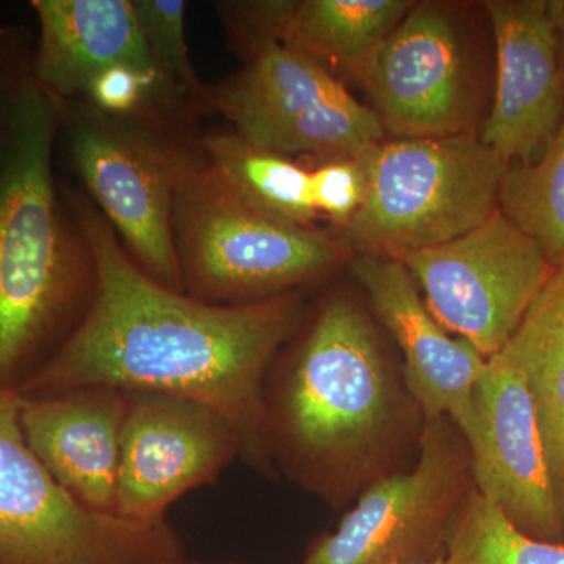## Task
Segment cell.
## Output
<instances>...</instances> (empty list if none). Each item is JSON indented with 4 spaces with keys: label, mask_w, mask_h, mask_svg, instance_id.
I'll return each instance as SVG.
<instances>
[{
    "label": "cell",
    "mask_w": 564,
    "mask_h": 564,
    "mask_svg": "<svg viewBox=\"0 0 564 564\" xmlns=\"http://www.w3.org/2000/svg\"><path fill=\"white\" fill-rule=\"evenodd\" d=\"M66 191L95 254V295L18 395L102 386L192 400L225 415L242 437L243 458L270 473L263 392L274 359L306 318L303 293L226 306L165 288L129 258L87 193L68 182Z\"/></svg>",
    "instance_id": "cell-1"
},
{
    "label": "cell",
    "mask_w": 564,
    "mask_h": 564,
    "mask_svg": "<svg viewBox=\"0 0 564 564\" xmlns=\"http://www.w3.org/2000/svg\"><path fill=\"white\" fill-rule=\"evenodd\" d=\"M421 408L366 311L329 296L274 359L263 392L270 463L336 510L417 459Z\"/></svg>",
    "instance_id": "cell-2"
},
{
    "label": "cell",
    "mask_w": 564,
    "mask_h": 564,
    "mask_svg": "<svg viewBox=\"0 0 564 564\" xmlns=\"http://www.w3.org/2000/svg\"><path fill=\"white\" fill-rule=\"evenodd\" d=\"M35 35L0 24V388L18 393L79 326L96 261L58 165L65 102L33 70Z\"/></svg>",
    "instance_id": "cell-3"
},
{
    "label": "cell",
    "mask_w": 564,
    "mask_h": 564,
    "mask_svg": "<svg viewBox=\"0 0 564 564\" xmlns=\"http://www.w3.org/2000/svg\"><path fill=\"white\" fill-rule=\"evenodd\" d=\"M172 228L184 292L212 304L299 292L347 258L328 234L251 206L207 161L202 139L182 159Z\"/></svg>",
    "instance_id": "cell-4"
},
{
    "label": "cell",
    "mask_w": 564,
    "mask_h": 564,
    "mask_svg": "<svg viewBox=\"0 0 564 564\" xmlns=\"http://www.w3.org/2000/svg\"><path fill=\"white\" fill-rule=\"evenodd\" d=\"M356 159L366 195L343 237L361 252L395 259L484 225L499 209L508 169L470 131L378 143Z\"/></svg>",
    "instance_id": "cell-5"
},
{
    "label": "cell",
    "mask_w": 564,
    "mask_h": 564,
    "mask_svg": "<svg viewBox=\"0 0 564 564\" xmlns=\"http://www.w3.org/2000/svg\"><path fill=\"white\" fill-rule=\"evenodd\" d=\"M203 135V133H202ZM199 137L137 117L65 102L58 165L79 181L141 272L184 292L173 242V204L182 159Z\"/></svg>",
    "instance_id": "cell-6"
},
{
    "label": "cell",
    "mask_w": 564,
    "mask_h": 564,
    "mask_svg": "<svg viewBox=\"0 0 564 564\" xmlns=\"http://www.w3.org/2000/svg\"><path fill=\"white\" fill-rule=\"evenodd\" d=\"M169 522L141 525L70 499L25 441L21 397L0 388V564H181Z\"/></svg>",
    "instance_id": "cell-7"
},
{
    "label": "cell",
    "mask_w": 564,
    "mask_h": 564,
    "mask_svg": "<svg viewBox=\"0 0 564 564\" xmlns=\"http://www.w3.org/2000/svg\"><path fill=\"white\" fill-rule=\"evenodd\" d=\"M466 436L448 417L425 419L417 462L356 499L300 564H430L444 558L456 516L473 492Z\"/></svg>",
    "instance_id": "cell-8"
},
{
    "label": "cell",
    "mask_w": 564,
    "mask_h": 564,
    "mask_svg": "<svg viewBox=\"0 0 564 564\" xmlns=\"http://www.w3.org/2000/svg\"><path fill=\"white\" fill-rule=\"evenodd\" d=\"M399 261L445 332L485 359L507 347L555 272L540 245L500 209L458 239Z\"/></svg>",
    "instance_id": "cell-9"
},
{
    "label": "cell",
    "mask_w": 564,
    "mask_h": 564,
    "mask_svg": "<svg viewBox=\"0 0 564 564\" xmlns=\"http://www.w3.org/2000/svg\"><path fill=\"white\" fill-rule=\"evenodd\" d=\"M128 393L115 516L133 524H161L184 494L214 484L243 455L242 437L206 404L165 393Z\"/></svg>",
    "instance_id": "cell-10"
},
{
    "label": "cell",
    "mask_w": 564,
    "mask_h": 564,
    "mask_svg": "<svg viewBox=\"0 0 564 564\" xmlns=\"http://www.w3.org/2000/svg\"><path fill=\"white\" fill-rule=\"evenodd\" d=\"M474 486L527 536L564 544L536 408L524 375L499 352L488 359L474 393L466 434Z\"/></svg>",
    "instance_id": "cell-11"
},
{
    "label": "cell",
    "mask_w": 564,
    "mask_h": 564,
    "mask_svg": "<svg viewBox=\"0 0 564 564\" xmlns=\"http://www.w3.org/2000/svg\"><path fill=\"white\" fill-rule=\"evenodd\" d=\"M496 40V91L481 141L508 165H530L564 120L558 3L486 2Z\"/></svg>",
    "instance_id": "cell-12"
},
{
    "label": "cell",
    "mask_w": 564,
    "mask_h": 564,
    "mask_svg": "<svg viewBox=\"0 0 564 564\" xmlns=\"http://www.w3.org/2000/svg\"><path fill=\"white\" fill-rule=\"evenodd\" d=\"M362 77L384 128L403 139L469 131V76L462 36L443 7L408 11Z\"/></svg>",
    "instance_id": "cell-13"
},
{
    "label": "cell",
    "mask_w": 564,
    "mask_h": 564,
    "mask_svg": "<svg viewBox=\"0 0 564 564\" xmlns=\"http://www.w3.org/2000/svg\"><path fill=\"white\" fill-rule=\"evenodd\" d=\"M350 270L402 351L404 383L423 417L444 415L466 436L473 426L475 388L488 359L445 332L399 259L359 252Z\"/></svg>",
    "instance_id": "cell-14"
},
{
    "label": "cell",
    "mask_w": 564,
    "mask_h": 564,
    "mask_svg": "<svg viewBox=\"0 0 564 564\" xmlns=\"http://www.w3.org/2000/svg\"><path fill=\"white\" fill-rule=\"evenodd\" d=\"M129 393L88 386L21 397L25 441L55 484L93 513L115 516Z\"/></svg>",
    "instance_id": "cell-15"
},
{
    "label": "cell",
    "mask_w": 564,
    "mask_h": 564,
    "mask_svg": "<svg viewBox=\"0 0 564 564\" xmlns=\"http://www.w3.org/2000/svg\"><path fill=\"white\" fill-rule=\"evenodd\" d=\"M411 6L404 0H270L215 2L214 9L240 55L263 41H276L323 68L362 76Z\"/></svg>",
    "instance_id": "cell-16"
},
{
    "label": "cell",
    "mask_w": 564,
    "mask_h": 564,
    "mask_svg": "<svg viewBox=\"0 0 564 564\" xmlns=\"http://www.w3.org/2000/svg\"><path fill=\"white\" fill-rule=\"evenodd\" d=\"M31 6L39 21L33 70L63 102L80 101L96 77L120 66L165 79L133 0H32Z\"/></svg>",
    "instance_id": "cell-17"
},
{
    "label": "cell",
    "mask_w": 564,
    "mask_h": 564,
    "mask_svg": "<svg viewBox=\"0 0 564 564\" xmlns=\"http://www.w3.org/2000/svg\"><path fill=\"white\" fill-rule=\"evenodd\" d=\"M243 58L239 73L207 84V91L212 113L251 144L345 90L328 69L276 41H263Z\"/></svg>",
    "instance_id": "cell-18"
},
{
    "label": "cell",
    "mask_w": 564,
    "mask_h": 564,
    "mask_svg": "<svg viewBox=\"0 0 564 564\" xmlns=\"http://www.w3.org/2000/svg\"><path fill=\"white\" fill-rule=\"evenodd\" d=\"M500 352L529 384L564 522V267L552 274Z\"/></svg>",
    "instance_id": "cell-19"
},
{
    "label": "cell",
    "mask_w": 564,
    "mask_h": 564,
    "mask_svg": "<svg viewBox=\"0 0 564 564\" xmlns=\"http://www.w3.org/2000/svg\"><path fill=\"white\" fill-rule=\"evenodd\" d=\"M202 148L207 161L256 209L295 225L317 220L311 172L293 159L254 147L231 129L203 133Z\"/></svg>",
    "instance_id": "cell-20"
},
{
    "label": "cell",
    "mask_w": 564,
    "mask_h": 564,
    "mask_svg": "<svg viewBox=\"0 0 564 564\" xmlns=\"http://www.w3.org/2000/svg\"><path fill=\"white\" fill-rule=\"evenodd\" d=\"M383 139L384 126L377 111L343 90L274 129L254 147L289 159L340 161L359 158Z\"/></svg>",
    "instance_id": "cell-21"
},
{
    "label": "cell",
    "mask_w": 564,
    "mask_h": 564,
    "mask_svg": "<svg viewBox=\"0 0 564 564\" xmlns=\"http://www.w3.org/2000/svg\"><path fill=\"white\" fill-rule=\"evenodd\" d=\"M499 209L540 245L555 270L564 267V120L551 147L530 165H508Z\"/></svg>",
    "instance_id": "cell-22"
},
{
    "label": "cell",
    "mask_w": 564,
    "mask_h": 564,
    "mask_svg": "<svg viewBox=\"0 0 564 564\" xmlns=\"http://www.w3.org/2000/svg\"><path fill=\"white\" fill-rule=\"evenodd\" d=\"M445 564H564V544L519 532L474 488L452 525Z\"/></svg>",
    "instance_id": "cell-23"
},
{
    "label": "cell",
    "mask_w": 564,
    "mask_h": 564,
    "mask_svg": "<svg viewBox=\"0 0 564 564\" xmlns=\"http://www.w3.org/2000/svg\"><path fill=\"white\" fill-rule=\"evenodd\" d=\"M152 57L177 96L199 118L212 115L207 84L193 66L184 0H133Z\"/></svg>",
    "instance_id": "cell-24"
},
{
    "label": "cell",
    "mask_w": 564,
    "mask_h": 564,
    "mask_svg": "<svg viewBox=\"0 0 564 564\" xmlns=\"http://www.w3.org/2000/svg\"><path fill=\"white\" fill-rule=\"evenodd\" d=\"M311 172V202L317 217L344 226L358 212L366 195V176L358 159H340Z\"/></svg>",
    "instance_id": "cell-25"
},
{
    "label": "cell",
    "mask_w": 564,
    "mask_h": 564,
    "mask_svg": "<svg viewBox=\"0 0 564 564\" xmlns=\"http://www.w3.org/2000/svg\"><path fill=\"white\" fill-rule=\"evenodd\" d=\"M181 564H209V563H203V562H198V560H184V562H182ZM225 564H237V563H225Z\"/></svg>",
    "instance_id": "cell-26"
},
{
    "label": "cell",
    "mask_w": 564,
    "mask_h": 564,
    "mask_svg": "<svg viewBox=\"0 0 564 564\" xmlns=\"http://www.w3.org/2000/svg\"><path fill=\"white\" fill-rule=\"evenodd\" d=\"M391 564H400V563H391ZM430 564H445V556H444V558L437 560V562L430 563Z\"/></svg>",
    "instance_id": "cell-27"
}]
</instances>
